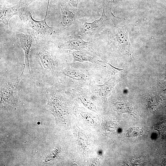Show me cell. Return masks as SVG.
<instances>
[{
  "instance_id": "cell-7",
  "label": "cell",
  "mask_w": 166,
  "mask_h": 166,
  "mask_svg": "<svg viewBox=\"0 0 166 166\" xmlns=\"http://www.w3.org/2000/svg\"><path fill=\"white\" fill-rule=\"evenodd\" d=\"M112 35L121 49L128 54L131 53L130 44L128 40V34L124 26L114 27Z\"/></svg>"
},
{
  "instance_id": "cell-11",
  "label": "cell",
  "mask_w": 166,
  "mask_h": 166,
  "mask_svg": "<svg viewBox=\"0 0 166 166\" xmlns=\"http://www.w3.org/2000/svg\"><path fill=\"white\" fill-rule=\"evenodd\" d=\"M74 60L76 61L84 62L88 61L91 62L98 61L97 58L91 53L83 50L74 51L72 53Z\"/></svg>"
},
{
  "instance_id": "cell-5",
  "label": "cell",
  "mask_w": 166,
  "mask_h": 166,
  "mask_svg": "<svg viewBox=\"0 0 166 166\" xmlns=\"http://www.w3.org/2000/svg\"><path fill=\"white\" fill-rule=\"evenodd\" d=\"M49 1V0H48L46 14L43 20H35L33 18L30 12L27 11L26 13V20L29 26L36 33L43 36L51 35L53 31V28L48 25L46 21Z\"/></svg>"
},
{
  "instance_id": "cell-4",
  "label": "cell",
  "mask_w": 166,
  "mask_h": 166,
  "mask_svg": "<svg viewBox=\"0 0 166 166\" xmlns=\"http://www.w3.org/2000/svg\"><path fill=\"white\" fill-rule=\"evenodd\" d=\"M62 18L59 23L60 26L63 29H68L72 27L79 28V20L83 16L78 8L72 6L69 3H63L60 5Z\"/></svg>"
},
{
  "instance_id": "cell-8",
  "label": "cell",
  "mask_w": 166,
  "mask_h": 166,
  "mask_svg": "<svg viewBox=\"0 0 166 166\" xmlns=\"http://www.w3.org/2000/svg\"><path fill=\"white\" fill-rule=\"evenodd\" d=\"M24 9L25 6L22 4L10 7L3 8L0 10L1 19L4 25L8 27L9 20L14 15L18 16L22 20Z\"/></svg>"
},
{
  "instance_id": "cell-17",
  "label": "cell",
  "mask_w": 166,
  "mask_h": 166,
  "mask_svg": "<svg viewBox=\"0 0 166 166\" xmlns=\"http://www.w3.org/2000/svg\"><path fill=\"white\" fill-rule=\"evenodd\" d=\"M98 152L99 155H101L102 153L101 152V151H99Z\"/></svg>"
},
{
  "instance_id": "cell-13",
  "label": "cell",
  "mask_w": 166,
  "mask_h": 166,
  "mask_svg": "<svg viewBox=\"0 0 166 166\" xmlns=\"http://www.w3.org/2000/svg\"><path fill=\"white\" fill-rule=\"evenodd\" d=\"M117 110L120 112H128L131 113H134L132 107L122 102H117L115 104Z\"/></svg>"
},
{
  "instance_id": "cell-9",
  "label": "cell",
  "mask_w": 166,
  "mask_h": 166,
  "mask_svg": "<svg viewBox=\"0 0 166 166\" xmlns=\"http://www.w3.org/2000/svg\"><path fill=\"white\" fill-rule=\"evenodd\" d=\"M20 42L21 47L23 49L25 54V63L23 68L26 67L31 75L30 67L29 54L33 39L30 35L21 34L18 35Z\"/></svg>"
},
{
  "instance_id": "cell-3",
  "label": "cell",
  "mask_w": 166,
  "mask_h": 166,
  "mask_svg": "<svg viewBox=\"0 0 166 166\" xmlns=\"http://www.w3.org/2000/svg\"><path fill=\"white\" fill-rule=\"evenodd\" d=\"M37 58L43 78L45 81L48 82L57 72L58 62L51 53L44 49H39L38 51Z\"/></svg>"
},
{
  "instance_id": "cell-15",
  "label": "cell",
  "mask_w": 166,
  "mask_h": 166,
  "mask_svg": "<svg viewBox=\"0 0 166 166\" xmlns=\"http://www.w3.org/2000/svg\"><path fill=\"white\" fill-rule=\"evenodd\" d=\"M68 3L74 7L78 8V4L80 0H68Z\"/></svg>"
},
{
  "instance_id": "cell-2",
  "label": "cell",
  "mask_w": 166,
  "mask_h": 166,
  "mask_svg": "<svg viewBox=\"0 0 166 166\" xmlns=\"http://www.w3.org/2000/svg\"><path fill=\"white\" fill-rule=\"evenodd\" d=\"M12 81L1 87L0 107L2 109L10 110L15 108L19 102L18 96V87L24 72Z\"/></svg>"
},
{
  "instance_id": "cell-1",
  "label": "cell",
  "mask_w": 166,
  "mask_h": 166,
  "mask_svg": "<svg viewBox=\"0 0 166 166\" xmlns=\"http://www.w3.org/2000/svg\"><path fill=\"white\" fill-rule=\"evenodd\" d=\"M113 13L111 9L105 6L103 7L101 17L92 22L84 21L81 23L77 33L81 37L89 39L96 38L106 27Z\"/></svg>"
},
{
  "instance_id": "cell-12",
  "label": "cell",
  "mask_w": 166,
  "mask_h": 166,
  "mask_svg": "<svg viewBox=\"0 0 166 166\" xmlns=\"http://www.w3.org/2000/svg\"><path fill=\"white\" fill-rule=\"evenodd\" d=\"M59 75H61L62 77L71 78L77 80H85L84 76L79 72L68 68L62 70L58 72Z\"/></svg>"
},
{
  "instance_id": "cell-6",
  "label": "cell",
  "mask_w": 166,
  "mask_h": 166,
  "mask_svg": "<svg viewBox=\"0 0 166 166\" xmlns=\"http://www.w3.org/2000/svg\"><path fill=\"white\" fill-rule=\"evenodd\" d=\"M91 41H85L77 33H74L64 38L61 46L66 49L83 50L88 47Z\"/></svg>"
},
{
  "instance_id": "cell-16",
  "label": "cell",
  "mask_w": 166,
  "mask_h": 166,
  "mask_svg": "<svg viewBox=\"0 0 166 166\" xmlns=\"http://www.w3.org/2000/svg\"><path fill=\"white\" fill-rule=\"evenodd\" d=\"M107 1L109 2H114L115 0H106Z\"/></svg>"
},
{
  "instance_id": "cell-14",
  "label": "cell",
  "mask_w": 166,
  "mask_h": 166,
  "mask_svg": "<svg viewBox=\"0 0 166 166\" xmlns=\"http://www.w3.org/2000/svg\"><path fill=\"white\" fill-rule=\"evenodd\" d=\"M142 131L138 127H134L130 128L127 131V135L128 137H133L140 135Z\"/></svg>"
},
{
  "instance_id": "cell-10",
  "label": "cell",
  "mask_w": 166,
  "mask_h": 166,
  "mask_svg": "<svg viewBox=\"0 0 166 166\" xmlns=\"http://www.w3.org/2000/svg\"><path fill=\"white\" fill-rule=\"evenodd\" d=\"M116 83V80L112 77L102 85H96V90L101 96L106 97L109 95Z\"/></svg>"
}]
</instances>
